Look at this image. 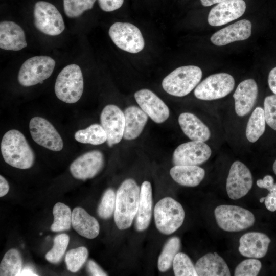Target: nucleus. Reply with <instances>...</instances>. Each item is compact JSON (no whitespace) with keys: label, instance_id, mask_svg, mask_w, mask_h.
<instances>
[{"label":"nucleus","instance_id":"7c9ffc66","mask_svg":"<svg viewBox=\"0 0 276 276\" xmlns=\"http://www.w3.org/2000/svg\"><path fill=\"white\" fill-rule=\"evenodd\" d=\"M180 248V240L179 238L173 237L167 241L158 259L157 267L160 272H165L170 269Z\"/></svg>","mask_w":276,"mask_h":276},{"label":"nucleus","instance_id":"a19ab883","mask_svg":"<svg viewBox=\"0 0 276 276\" xmlns=\"http://www.w3.org/2000/svg\"><path fill=\"white\" fill-rule=\"evenodd\" d=\"M268 191L269 193L265 197L264 203L268 210L274 212L276 211V183Z\"/></svg>","mask_w":276,"mask_h":276},{"label":"nucleus","instance_id":"37998d69","mask_svg":"<svg viewBox=\"0 0 276 276\" xmlns=\"http://www.w3.org/2000/svg\"><path fill=\"white\" fill-rule=\"evenodd\" d=\"M274 179L272 176L267 175L264 177L263 179H258L257 185L261 188L266 189L267 190L274 185Z\"/></svg>","mask_w":276,"mask_h":276},{"label":"nucleus","instance_id":"9b49d317","mask_svg":"<svg viewBox=\"0 0 276 276\" xmlns=\"http://www.w3.org/2000/svg\"><path fill=\"white\" fill-rule=\"evenodd\" d=\"M31 135L37 144L54 151H59L63 147V142L54 126L40 117L32 118L29 123Z\"/></svg>","mask_w":276,"mask_h":276},{"label":"nucleus","instance_id":"bb28decb","mask_svg":"<svg viewBox=\"0 0 276 276\" xmlns=\"http://www.w3.org/2000/svg\"><path fill=\"white\" fill-rule=\"evenodd\" d=\"M173 179L178 184L189 187L198 186L205 176L204 170L198 166L176 165L170 170Z\"/></svg>","mask_w":276,"mask_h":276},{"label":"nucleus","instance_id":"4c0bfd02","mask_svg":"<svg viewBox=\"0 0 276 276\" xmlns=\"http://www.w3.org/2000/svg\"><path fill=\"white\" fill-rule=\"evenodd\" d=\"M262 267L261 262L256 258L247 259L240 262L236 267L235 276H256Z\"/></svg>","mask_w":276,"mask_h":276},{"label":"nucleus","instance_id":"58836bf2","mask_svg":"<svg viewBox=\"0 0 276 276\" xmlns=\"http://www.w3.org/2000/svg\"><path fill=\"white\" fill-rule=\"evenodd\" d=\"M264 112L266 123L276 131V95H270L265 98Z\"/></svg>","mask_w":276,"mask_h":276},{"label":"nucleus","instance_id":"2eb2a0df","mask_svg":"<svg viewBox=\"0 0 276 276\" xmlns=\"http://www.w3.org/2000/svg\"><path fill=\"white\" fill-rule=\"evenodd\" d=\"M104 164L103 154L98 150L86 152L74 160L70 166L72 176L76 179L85 180L96 176Z\"/></svg>","mask_w":276,"mask_h":276},{"label":"nucleus","instance_id":"473e14b6","mask_svg":"<svg viewBox=\"0 0 276 276\" xmlns=\"http://www.w3.org/2000/svg\"><path fill=\"white\" fill-rule=\"evenodd\" d=\"M88 256V252L85 247L80 246L70 249L65 258L67 269L72 272L78 271L86 262Z\"/></svg>","mask_w":276,"mask_h":276},{"label":"nucleus","instance_id":"6ab92c4d","mask_svg":"<svg viewBox=\"0 0 276 276\" xmlns=\"http://www.w3.org/2000/svg\"><path fill=\"white\" fill-rule=\"evenodd\" d=\"M251 24L247 19L239 20L217 31L211 37V42L223 46L236 41L248 39L251 33Z\"/></svg>","mask_w":276,"mask_h":276},{"label":"nucleus","instance_id":"423d86ee","mask_svg":"<svg viewBox=\"0 0 276 276\" xmlns=\"http://www.w3.org/2000/svg\"><path fill=\"white\" fill-rule=\"evenodd\" d=\"M216 222L220 228L229 232H237L252 226L255 221L249 210L233 205H220L214 211Z\"/></svg>","mask_w":276,"mask_h":276},{"label":"nucleus","instance_id":"6e6552de","mask_svg":"<svg viewBox=\"0 0 276 276\" xmlns=\"http://www.w3.org/2000/svg\"><path fill=\"white\" fill-rule=\"evenodd\" d=\"M34 25L42 33L56 36L65 29L63 17L57 8L45 1L36 2L34 8Z\"/></svg>","mask_w":276,"mask_h":276},{"label":"nucleus","instance_id":"8fccbe9b","mask_svg":"<svg viewBox=\"0 0 276 276\" xmlns=\"http://www.w3.org/2000/svg\"><path fill=\"white\" fill-rule=\"evenodd\" d=\"M264 200H265V197L261 198L260 199V202L262 203L264 202Z\"/></svg>","mask_w":276,"mask_h":276},{"label":"nucleus","instance_id":"ea45409f","mask_svg":"<svg viewBox=\"0 0 276 276\" xmlns=\"http://www.w3.org/2000/svg\"><path fill=\"white\" fill-rule=\"evenodd\" d=\"M100 8L106 12H111L120 8L124 0H98Z\"/></svg>","mask_w":276,"mask_h":276},{"label":"nucleus","instance_id":"f03ea898","mask_svg":"<svg viewBox=\"0 0 276 276\" xmlns=\"http://www.w3.org/2000/svg\"><path fill=\"white\" fill-rule=\"evenodd\" d=\"M1 150L5 162L12 167L28 169L34 163L33 150L24 134L17 130H10L4 135Z\"/></svg>","mask_w":276,"mask_h":276},{"label":"nucleus","instance_id":"a18cd8bd","mask_svg":"<svg viewBox=\"0 0 276 276\" xmlns=\"http://www.w3.org/2000/svg\"><path fill=\"white\" fill-rule=\"evenodd\" d=\"M9 190V186L6 179L2 175L0 176V197L6 195Z\"/></svg>","mask_w":276,"mask_h":276},{"label":"nucleus","instance_id":"ddd939ff","mask_svg":"<svg viewBox=\"0 0 276 276\" xmlns=\"http://www.w3.org/2000/svg\"><path fill=\"white\" fill-rule=\"evenodd\" d=\"M252 183V174L247 167L241 162H234L226 179V188L228 197L233 200L243 197L249 192Z\"/></svg>","mask_w":276,"mask_h":276},{"label":"nucleus","instance_id":"e433bc0d","mask_svg":"<svg viewBox=\"0 0 276 276\" xmlns=\"http://www.w3.org/2000/svg\"><path fill=\"white\" fill-rule=\"evenodd\" d=\"M96 0H63L64 11L70 18L77 17L91 9Z\"/></svg>","mask_w":276,"mask_h":276},{"label":"nucleus","instance_id":"72a5a7b5","mask_svg":"<svg viewBox=\"0 0 276 276\" xmlns=\"http://www.w3.org/2000/svg\"><path fill=\"white\" fill-rule=\"evenodd\" d=\"M173 269L175 276H197L195 266L185 253L178 252L174 257Z\"/></svg>","mask_w":276,"mask_h":276},{"label":"nucleus","instance_id":"20e7f679","mask_svg":"<svg viewBox=\"0 0 276 276\" xmlns=\"http://www.w3.org/2000/svg\"><path fill=\"white\" fill-rule=\"evenodd\" d=\"M202 76L201 68L197 66L179 67L165 77L162 81V86L171 95L183 97L197 85Z\"/></svg>","mask_w":276,"mask_h":276},{"label":"nucleus","instance_id":"79ce46f5","mask_svg":"<svg viewBox=\"0 0 276 276\" xmlns=\"http://www.w3.org/2000/svg\"><path fill=\"white\" fill-rule=\"evenodd\" d=\"M87 268L89 272L94 276L107 275L103 269L93 260H90L87 263Z\"/></svg>","mask_w":276,"mask_h":276},{"label":"nucleus","instance_id":"393cba45","mask_svg":"<svg viewBox=\"0 0 276 276\" xmlns=\"http://www.w3.org/2000/svg\"><path fill=\"white\" fill-rule=\"evenodd\" d=\"M72 225L79 235L88 239H94L99 234L100 226L97 219L81 207L73 209Z\"/></svg>","mask_w":276,"mask_h":276},{"label":"nucleus","instance_id":"f704fd0d","mask_svg":"<svg viewBox=\"0 0 276 276\" xmlns=\"http://www.w3.org/2000/svg\"><path fill=\"white\" fill-rule=\"evenodd\" d=\"M69 240V237L66 234L57 235L54 238L52 248L45 255L47 260L52 263H58L65 252Z\"/></svg>","mask_w":276,"mask_h":276},{"label":"nucleus","instance_id":"412c9836","mask_svg":"<svg viewBox=\"0 0 276 276\" xmlns=\"http://www.w3.org/2000/svg\"><path fill=\"white\" fill-rule=\"evenodd\" d=\"M27 46L22 29L11 21L0 23V48L9 51H19Z\"/></svg>","mask_w":276,"mask_h":276},{"label":"nucleus","instance_id":"9d476101","mask_svg":"<svg viewBox=\"0 0 276 276\" xmlns=\"http://www.w3.org/2000/svg\"><path fill=\"white\" fill-rule=\"evenodd\" d=\"M108 33L114 43L126 52L137 53L144 48V39L140 30L132 24L115 22L110 27Z\"/></svg>","mask_w":276,"mask_h":276},{"label":"nucleus","instance_id":"49530a36","mask_svg":"<svg viewBox=\"0 0 276 276\" xmlns=\"http://www.w3.org/2000/svg\"><path fill=\"white\" fill-rule=\"evenodd\" d=\"M18 275L29 276V275H38L30 267H26L22 269Z\"/></svg>","mask_w":276,"mask_h":276},{"label":"nucleus","instance_id":"c9c22d12","mask_svg":"<svg viewBox=\"0 0 276 276\" xmlns=\"http://www.w3.org/2000/svg\"><path fill=\"white\" fill-rule=\"evenodd\" d=\"M116 194L112 189H108L104 193L98 209L99 216L104 219L110 218L116 208Z\"/></svg>","mask_w":276,"mask_h":276},{"label":"nucleus","instance_id":"f257e3e1","mask_svg":"<svg viewBox=\"0 0 276 276\" xmlns=\"http://www.w3.org/2000/svg\"><path fill=\"white\" fill-rule=\"evenodd\" d=\"M141 188L132 179L125 180L116 193L114 219L121 230L128 228L135 217L140 199Z\"/></svg>","mask_w":276,"mask_h":276},{"label":"nucleus","instance_id":"1a4fd4ad","mask_svg":"<svg viewBox=\"0 0 276 276\" xmlns=\"http://www.w3.org/2000/svg\"><path fill=\"white\" fill-rule=\"evenodd\" d=\"M235 80L225 73L211 75L206 77L194 90L195 96L202 100H213L226 96L234 89Z\"/></svg>","mask_w":276,"mask_h":276},{"label":"nucleus","instance_id":"dca6fc26","mask_svg":"<svg viewBox=\"0 0 276 276\" xmlns=\"http://www.w3.org/2000/svg\"><path fill=\"white\" fill-rule=\"evenodd\" d=\"M134 98L140 108L155 123H162L169 118V108L152 91L141 89L134 94Z\"/></svg>","mask_w":276,"mask_h":276},{"label":"nucleus","instance_id":"f8f14e48","mask_svg":"<svg viewBox=\"0 0 276 276\" xmlns=\"http://www.w3.org/2000/svg\"><path fill=\"white\" fill-rule=\"evenodd\" d=\"M212 150L206 143L192 141L179 145L174 150L172 162L174 166L201 165L210 157Z\"/></svg>","mask_w":276,"mask_h":276},{"label":"nucleus","instance_id":"4be33fe9","mask_svg":"<svg viewBox=\"0 0 276 276\" xmlns=\"http://www.w3.org/2000/svg\"><path fill=\"white\" fill-rule=\"evenodd\" d=\"M199 276H229L228 267L217 253H208L199 258L195 265Z\"/></svg>","mask_w":276,"mask_h":276},{"label":"nucleus","instance_id":"cd10ccee","mask_svg":"<svg viewBox=\"0 0 276 276\" xmlns=\"http://www.w3.org/2000/svg\"><path fill=\"white\" fill-rule=\"evenodd\" d=\"M265 118L264 109L256 107L252 112L247 124L246 136L251 143L256 142L265 130Z\"/></svg>","mask_w":276,"mask_h":276},{"label":"nucleus","instance_id":"39448f33","mask_svg":"<svg viewBox=\"0 0 276 276\" xmlns=\"http://www.w3.org/2000/svg\"><path fill=\"white\" fill-rule=\"evenodd\" d=\"M154 216L157 229L163 234L170 235L182 224L185 211L180 203L171 197H167L156 204Z\"/></svg>","mask_w":276,"mask_h":276},{"label":"nucleus","instance_id":"a211bd4d","mask_svg":"<svg viewBox=\"0 0 276 276\" xmlns=\"http://www.w3.org/2000/svg\"><path fill=\"white\" fill-rule=\"evenodd\" d=\"M258 94V86L254 79H248L239 83L233 94L235 112L238 116H246L251 111Z\"/></svg>","mask_w":276,"mask_h":276},{"label":"nucleus","instance_id":"5701e85b","mask_svg":"<svg viewBox=\"0 0 276 276\" xmlns=\"http://www.w3.org/2000/svg\"><path fill=\"white\" fill-rule=\"evenodd\" d=\"M178 123L184 134L192 141L204 142L210 137L209 128L193 113H181L178 117Z\"/></svg>","mask_w":276,"mask_h":276},{"label":"nucleus","instance_id":"7ed1b4c3","mask_svg":"<svg viewBox=\"0 0 276 276\" xmlns=\"http://www.w3.org/2000/svg\"><path fill=\"white\" fill-rule=\"evenodd\" d=\"M84 88L82 71L77 64L64 67L58 74L54 90L57 97L68 104L77 102L81 97Z\"/></svg>","mask_w":276,"mask_h":276},{"label":"nucleus","instance_id":"0eeeda50","mask_svg":"<svg viewBox=\"0 0 276 276\" xmlns=\"http://www.w3.org/2000/svg\"><path fill=\"white\" fill-rule=\"evenodd\" d=\"M55 61L47 56H36L25 61L20 67L18 81L23 86L42 83L52 75Z\"/></svg>","mask_w":276,"mask_h":276},{"label":"nucleus","instance_id":"4468645a","mask_svg":"<svg viewBox=\"0 0 276 276\" xmlns=\"http://www.w3.org/2000/svg\"><path fill=\"white\" fill-rule=\"evenodd\" d=\"M101 125L107 135V143L109 146L119 143L123 137L125 128L124 112L117 106L106 105L100 115Z\"/></svg>","mask_w":276,"mask_h":276},{"label":"nucleus","instance_id":"f3484780","mask_svg":"<svg viewBox=\"0 0 276 276\" xmlns=\"http://www.w3.org/2000/svg\"><path fill=\"white\" fill-rule=\"evenodd\" d=\"M243 0H227L218 3L210 11L208 21L210 25L218 27L241 17L245 12Z\"/></svg>","mask_w":276,"mask_h":276},{"label":"nucleus","instance_id":"a878e982","mask_svg":"<svg viewBox=\"0 0 276 276\" xmlns=\"http://www.w3.org/2000/svg\"><path fill=\"white\" fill-rule=\"evenodd\" d=\"M123 112L125 122L123 138L127 140L135 139L143 131L148 115L141 108L135 106L127 107Z\"/></svg>","mask_w":276,"mask_h":276},{"label":"nucleus","instance_id":"aec40b11","mask_svg":"<svg viewBox=\"0 0 276 276\" xmlns=\"http://www.w3.org/2000/svg\"><path fill=\"white\" fill-rule=\"evenodd\" d=\"M270 242V239L262 233H247L240 238L239 251L246 257L261 258L266 255Z\"/></svg>","mask_w":276,"mask_h":276},{"label":"nucleus","instance_id":"c85d7f7f","mask_svg":"<svg viewBox=\"0 0 276 276\" xmlns=\"http://www.w3.org/2000/svg\"><path fill=\"white\" fill-rule=\"evenodd\" d=\"M75 140L81 143L94 145H100L107 141V135L101 126L93 124L84 129L77 131L74 135Z\"/></svg>","mask_w":276,"mask_h":276},{"label":"nucleus","instance_id":"b1692460","mask_svg":"<svg viewBox=\"0 0 276 276\" xmlns=\"http://www.w3.org/2000/svg\"><path fill=\"white\" fill-rule=\"evenodd\" d=\"M152 191L151 183L144 181L141 187L140 199L135 216V227L139 232L143 231L148 227L152 216Z\"/></svg>","mask_w":276,"mask_h":276},{"label":"nucleus","instance_id":"de8ad7c7","mask_svg":"<svg viewBox=\"0 0 276 276\" xmlns=\"http://www.w3.org/2000/svg\"><path fill=\"white\" fill-rule=\"evenodd\" d=\"M227 0H200L201 4L203 6H210L215 4L225 1Z\"/></svg>","mask_w":276,"mask_h":276},{"label":"nucleus","instance_id":"09e8293b","mask_svg":"<svg viewBox=\"0 0 276 276\" xmlns=\"http://www.w3.org/2000/svg\"><path fill=\"white\" fill-rule=\"evenodd\" d=\"M273 170L275 174L276 175V159L273 164Z\"/></svg>","mask_w":276,"mask_h":276},{"label":"nucleus","instance_id":"c03bdc74","mask_svg":"<svg viewBox=\"0 0 276 276\" xmlns=\"http://www.w3.org/2000/svg\"><path fill=\"white\" fill-rule=\"evenodd\" d=\"M268 83L270 90L276 95V67L273 68L269 72Z\"/></svg>","mask_w":276,"mask_h":276},{"label":"nucleus","instance_id":"c756f323","mask_svg":"<svg viewBox=\"0 0 276 276\" xmlns=\"http://www.w3.org/2000/svg\"><path fill=\"white\" fill-rule=\"evenodd\" d=\"M22 270V258L16 249H9L0 264L1 276H17Z\"/></svg>","mask_w":276,"mask_h":276},{"label":"nucleus","instance_id":"2f4dec72","mask_svg":"<svg viewBox=\"0 0 276 276\" xmlns=\"http://www.w3.org/2000/svg\"><path fill=\"white\" fill-rule=\"evenodd\" d=\"M54 221L51 230L58 232L70 229L72 224V212L70 208L61 202L56 203L53 209Z\"/></svg>","mask_w":276,"mask_h":276}]
</instances>
